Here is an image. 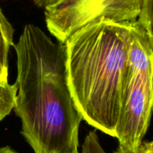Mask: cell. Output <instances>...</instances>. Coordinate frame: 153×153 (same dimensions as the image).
Instances as JSON below:
<instances>
[{
    "label": "cell",
    "mask_w": 153,
    "mask_h": 153,
    "mask_svg": "<svg viewBox=\"0 0 153 153\" xmlns=\"http://www.w3.org/2000/svg\"><path fill=\"white\" fill-rule=\"evenodd\" d=\"M13 26L0 8V45L7 54L13 46Z\"/></svg>",
    "instance_id": "8992f818"
},
{
    "label": "cell",
    "mask_w": 153,
    "mask_h": 153,
    "mask_svg": "<svg viewBox=\"0 0 153 153\" xmlns=\"http://www.w3.org/2000/svg\"><path fill=\"white\" fill-rule=\"evenodd\" d=\"M7 58H8V54L2 49V47L0 45V60L1 62L6 66H8V61H7Z\"/></svg>",
    "instance_id": "8fae6325"
},
{
    "label": "cell",
    "mask_w": 153,
    "mask_h": 153,
    "mask_svg": "<svg viewBox=\"0 0 153 153\" xmlns=\"http://www.w3.org/2000/svg\"><path fill=\"white\" fill-rule=\"evenodd\" d=\"M17 76L13 108L34 153H79L82 118L67 81L65 44L27 24L13 45Z\"/></svg>",
    "instance_id": "6da1fadb"
},
{
    "label": "cell",
    "mask_w": 153,
    "mask_h": 153,
    "mask_svg": "<svg viewBox=\"0 0 153 153\" xmlns=\"http://www.w3.org/2000/svg\"><path fill=\"white\" fill-rule=\"evenodd\" d=\"M82 153H107L102 147L96 131H91L87 134L82 144Z\"/></svg>",
    "instance_id": "ba28073f"
},
{
    "label": "cell",
    "mask_w": 153,
    "mask_h": 153,
    "mask_svg": "<svg viewBox=\"0 0 153 153\" xmlns=\"http://www.w3.org/2000/svg\"><path fill=\"white\" fill-rule=\"evenodd\" d=\"M152 4L153 0H142L141 7L137 20L153 37L152 33Z\"/></svg>",
    "instance_id": "52a82bcc"
},
{
    "label": "cell",
    "mask_w": 153,
    "mask_h": 153,
    "mask_svg": "<svg viewBox=\"0 0 153 153\" xmlns=\"http://www.w3.org/2000/svg\"><path fill=\"white\" fill-rule=\"evenodd\" d=\"M7 76H8V66L3 64L0 60V82L1 83H7Z\"/></svg>",
    "instance_id": "30bf717a"
},
{
    "label": "cell",
    "mask_w": 153,
    "mask_h": 153,
    "mask_svg": "<svg viewBox=\"0 0 153 153\" xmlns=\"http://www.w3.org/2000/svg\"><path fill=\"white\" fill-rule=\"evenodd\" d=\"M101 18L65 42L69 90L82 120L116 137L131 24Z\"/></svg>",
    "instance_id": "7a4b0ae2"
},
{
    "label": "cell",
    "mask_w": 153,
    "mask_h": 153,
    "mask_svg": "<svg viewBox=\"0 0 153 153\" xmlns=\"http://www.w3.org/2000/svg\"><path fill=\"white\" fill-rule=\"evenodd\" d=\"M16 89L13 85L0 82V122L8 116L14 105Z\"/></svg>",
    "instance_id": "5b68a950"
},
{
    "label": "cell",
    "mask_w": 153,
    "mask_h": 153,
    "mask_svg": "<svg viewBox=\"0 0 153 153\" xmlns=\"http://www.w3.org/2000/svg\"><path fill=\"white\" fill-rule=\"evenodd\" d=\"M153 37L133 21L120 115L116 130L119 146L138 149L149 124L153 103Z\"/></svg>",
    "instance_id": "3957f363"
},
{
    "label": "cell",
    "mask_w": 153,
    "mask_h": 153,
    "mask_svg": "<svg viewBox=\"0 0 153 153\" xmlns=\"http://www.w3.org/2000/svg\"><path fill=\"white\" fill-rule=\"evenodd\" d=\"M51 1H52V0H34L35 4H37L38 7H43V8H44Z\"/></svg>",
    "instance_id": "7c38bea8"
},
{
    "label": "cell",
    "mask_w": 153,
    "mask_h": 153,
    "mask_svg": "<svg viewBox=\"0 0 153 153\" xmlns=\"http://www.w3.org/2000/svg\"><path fill=\"white\" fill-rule=\"evenodd\" d=\"M142 0H52L44 7L48 30L65 43L77 30L101 18L123 22L137 19Z\"/></svg>",
    "instance_id": "277c9868"
},
{
    "label": "cell",
    "mask_w": 153,
    "mask_h": 153,
    "mask_svg": "<svg viewBox=\"0 0 153 153\" xmlns=\"http://www.w3.org/2000/svg\"><path fill=\"white\" fill-rule=\"evenodd\" d=\"M0 153H18L16 151L13 150L12 148L10 146H1L0 147Z\"/></svg>",
    "instance_id": "4fadbf2b"
},
{
    "label": "cell",
    "mask_w": 153,
    "mask_h": 153,
    "mask_svg": "<svg viewBox=\"0 0 153 153\" xmlns=\"http://www.w3.org/2000/svg\"><path fill=\"white\" fill-rule=\"evenodd\" d=\"M114 153H153V143L152 141H143L138 149L134 151L118 146Z\"/></svg>",
    "instance_id": "9c48e42d"
}]
</instances>
